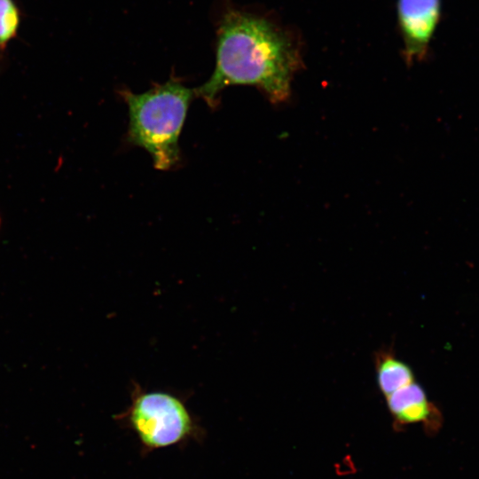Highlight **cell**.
Instances as JSON below:
<instances>
[{
	"label": "cell",
	"mask_w": 479,
	"mask_h": 479,
	"mask_svg": "<svg viewBox=\"0 0 479 479\" xmlns=\"http://www.w3.org/2000/svg\"><path fill=\"white\" fill-rule=\"evenodd\" d=\"M379 389L388 397L414 381L411 367L399 359L390 348H381L374 355Z\"/></svg>",
	"instance_id": "8992f818"
},
{
	"label": "cell",
	"mask_w": 479,
	"mask_h": 479,
	"mask_svg": "<svg viewBox=\"0 0 479 479\" xmlns=\"http://www.w3.org/2000/svg\"><path fill=\"white\" fill-rule=\"evenodd\" d=\"M441 18V0H398L397 20L405 60L425 58Z\"/></svg>",
	"instance_id": "277c9868"
},
{
	"label": "cell",
	"mask_w": 479,
	"mask_h": 479,
	"mask_svg": "<svg viewBox=\"0 0 479 479\" xmlns=\"http://www.w3.org/2000/svg\"><path fill=\"white\" fill-rule=\"evenodd\" d=\"M114 420L133 432L142 454L192 442L202 443L205 428L192 413L186 401L166 391H147L134 385L130 404Z\"/></svg>",
	"instance_id": "3957f363"
},
{
	"label": "cell",
	"mask_w": 479,
	"mask_h": 479,
	"mask_svg": "<svg viewBox=\"0 0 479 479\" xmlns=\"http://www.w3.org/2000/svg\"><path fill=\"white\" fill-rule=\"evenodd\" d=\"M192 95L173 80L140 94L122 92L129 110V140L151 155L157 169H169L179 160V135Z\"/></svg>",
	"instance_id": "7a4b0ae2"
},
{
	"label": "cell",
	"mask_w": 479,
	"mask_h": 479,
	"mask_svg": "<svg viewBox=\"0 0 479 479\" xmlns=\"http://www.w3.org/2000/svg\"><path fill=\"white\" fill-rule=\"evenodd\" d=\"M394 420L401 424L425 422L433 413L424 389L415 381L386 397Z\"/></svg>",
	"instance_id": "5b68a950"
},
{
	"label": "cell",
	"mask_w": 479,
	"mask_h": 479,
	"mask_svg": "<svg viewBox=\"0 0 479 479\" xmlns=\"http://www.w3.org/2000/svg\"><path fill=\"white\" fill-rule=\"evenodd\" d=\"M20 15L13 0H0V50L15 36Z\"/></svg>",
	"instance_id": "52a82bcc"
},
{
	"label": "cell",
	"mask_w": 479,
	"mask_h": 479,
	"mask_svg": "<svg viewBox=\"0 0 479 479\" xmlns=\"http://www.w3.org/2000/svg\"><path fill=\"white\" fill-rule=\"evenodd\" d=\"M298 63L292 41L275 26L250 14L229 12L220 24L215 70L195 93L214 106L224 88L253 85L272 102H283L290 95Z\"/></svg>",
	"instance_id": "6da1fadb"
}]
</instances>
